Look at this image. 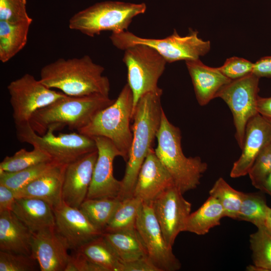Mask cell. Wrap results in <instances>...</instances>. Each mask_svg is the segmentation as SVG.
I'll return each mask as SVG.
<instances>
[{
	"mask_svg": "<svg viewBox=\"0 0 271 271\" xmlns=\"http://www.w3.org/2000/svg\"><path fill=\"white\" fill-rule=\"evenodd\" d=\"M175 185L160 193L152 202L165 241L172 247L178 235L185 231L191 204Z\"/></svg>",
	"mask_w": 271,
	"mask_h": 271,
	"instance_id": "4fadbf2b",
	"label": "cell"
},
{
	"mask_svg": "<svg viewBox=\"0 0 271 271\" xmlns=\"http://www.w3.org/2000/svg\"><path fill=\"white\" fill-rule=\"evenodd\" d=\"M122 271H160L148 256L133 261L123 262Z\"/></svg>",
	"mask_w": 271,
	"mask_h": 271,
	"instance_id": "ab89813d",
	"label": "cell"
},
{
	"mask_svg": "<svg viewBox=\"0 0 271 271\" xmlns=\"http://www.w3.org/2000/svg\"><path fill=\"white\" fill-rule=\"evenodd\" d=\"M259 78L252 73L242 78L231 80L218 91L216 97L221 98L230 108L235 126V138L241 149L245 128L249 120L258 113Z\"/></svg>",
	"mask_w": 271,
	"mask_h": 271,
	"instance_id": "30bf717a",
	"label": "cell"
},
{
	"mask_svg": "<svg viewBox=\"0 0 271 271\" xmlns=\"http://www.w3.org/2000/svg\"><path fill=\"white\" fill-rule=\"evenodd\" d=\"M146 9L144 3L99 2L74 14L69 20V27L90 37L103 31L118 33L127 31L132 19Z\"/></svg>",
	"mask_w": 271,
	"mask_h": 271,
	"instance_id": "8992f818",
	"label": "cell"
},
{
	"mask_svg": "<svg viewBox=\"0 0 271 271\" xmlns=\"http://www.w3.org/2000/svg\"><path fill=\"white\" fill-rule=\"evenodd\" d=\"M254 63L243 58L232 57L228 58L219 70L227 78L233 80L252 73Z\"/></svg>",
	"mask_w": 271,
	"mask_h": 271,
	"instance_id": "74e56055",
	"label": "cell"
},
{
	"mask_svg": "<svg viewBox=\"0 0 271 271\" xmlns=\"http://www.w3.org/2000/svg\"><path fill=\"white\" fill-rule=\"evenodd\" d=\"M66 165L57 164L44 174L15 191L16 198H32L42 200L53 209L62 204V188Z\"/></svg>",
	"mask_w": 271,
	"mask_h": 271,
	"instance_id": "ffe728a7",
	"label": "cell"
},
{
	"mask_svg": "<svg viewBox=\"0 0 271 271\" xmlns=\"http://www.w3.org/2000/svg\"><path fill=\"white\" fill-rule=\"evenodd\" d=\"M30 19L26 0H0V21L18 22Z\"/></svg>",
	"mask_w": 271,
	"mask_h": 271,
	"instance_id": "8d00e7d4",
	"label": "cell"
},
{
	"mask_svg": "<svg viewBox=\"0 0 271 271\" xmlns=\"http://www.w3.org/2000/svg\"><path fill=\"white\" fill-rule=\"evenodd\" d=\"M270 172L271 142L258 155L248 174L252 185L259 189L262 183Z\"/></svg>",
	"mask_w": 271,
	"mask_h": 271,
	"instance_id": "e575fe53",
	"label": "cell"
},
{
	"mask_svg": "<svg viewBox=\"0 0 271 271\" xmlns=\"http://www.w3.org/2000/svg\"><path fill=\"white\" fill-rule=\"evenodd\" d=\"M175 185L173 180L152 149L140 171L133 196L152 203L163 191Z\"/></svg>",
	"mask_w": 271,
	"mask_h": 271,
	"instance_id": "d6986e66",
	"label": "cell"
},
{
	"mask_svg": "<svg viewBox=\"0 0 271 271\" xmlns=\"http://www.w3.org/2000/svg\"><path fill=\"white\" fill-rule=\"evenodd\" d=\"M53 211L56 230L69 249L76 251L84 243L103 233L80 208L70 206L63 202Z\"/></svg>",
	"mask_w": 271,
	"mask_h": 271,
	"instance_id": "9a60e30c",
	"label": "cell"
},
{
	"mask_svg": "<svg viewBox=\"0 0 271 271\" xmlns=\"http://www.w3.org/2000/svg\"><path fill=\"white\" fill-rule=\"evenodd\" d=\"M68 249L55 228L33 233L31 255L41 271H65L71 256Z\"/></svg>",
	"mask_w": 271,
	"mask_h": 271,
	"instance_id": "ac0fdd59",
	"label": "cell"
},
{
	"mask_svg": "<svg viewBox=\"0 0 271 271\" xmlns=\"http://www.w3.org/2000/svg\"><path fill=\"white\" fill-rule=\"evenodd\" d=\"M197 30H190L185 36H181L174 30L172 35L163 39L142 38L125 31L111 33L109 39L113 45L124 51L131 46L142 44L156 50L167 63L180 60H193L207 54L210 49V42L200 38Z\"/></svg>",
	"mask_w": 271,
	"mask_h": 271,
	"instance_id": "52a82bcc",
	"label": "cell"
},
{
	"mask_svg": "<svg viewBox=\"0 0 271 271\" xmlns=\"http://www.w3.org/2000/svg\"><path fill=\"white\" fill-rule=\"evenodd\" d=\"M269 207L259 193H244L237 220L250 222L256 227L265 224Z\"/></svg>",
	"mask_w": 271,
	"mask_h": 271,
	"instance_id": "4dcf8cb0",
	"label": "cell"
},
{
	"mask_svg": "<svg viewBox=\"0 0 271 271\" xmlns=\"http://www.w3.org/2000/svg\"><path fill=\"white\" fill-rule=\"evenodd\" d=\"M259 190L271 196V172L262 183Z\"/></svg>",
	"mask_w": 271,
	"mask_h": 271,
	"instance_id": "ee69618b",
	"label": "cell"
},
{
	"mask_svg": "<svg viewBox=\"0 0 271 271\" xmlns=\"http://www.w3.org/2000/svg\"><path fill=\"white\" fill-rule=\"evenodd\" d=\"M36 260L31 255L0 251V271H33Z\"/></svg>",
	"mask_w": 271,
	"mask_h": 271,
	"instance_id": "d590c367",
	"label": "cell"
},
{
	"mask_svg": "<svg viewBox=\"0 0 271 271\" xmlns=\"http://www.w3.org/2000/svg\"><path fill=\"white\" fill-rule=\"evenodd\" d=\"M16 199L14 190L0 184V212L12 211Z\"/></svg>",
	"mask_w": 271,
	"mask_h": 271,
	"instance_id": "60d3db41",
	"label": "cell"
},
{
	"mask_svg": "<svg viewBox=\"0 0 271 271\" xmlns=\"http://www.w3.org/2000/svg\"><path fill=\"white\" fill-rule=\"evenodd\" d=\"M181 138L180 128L169 120L163 111L154 151L175 186L184 194L197 188L208 165L198 156L187 157L184 154Z\"/></svg>",
	"mask_w": 271,
	"mask_h": 271,
	"instance_id": "277c9868",
	"label": "cell"
},
{
	"mask_svg": "<svg viewBox=\"0 0 271 271\" xmlns=\"http://www.w3.org/2000/svg\"><path fill=\"white\" fill-rule=\"evenodd\" d=\"M51 161L53 160L39 148L34 147L30 151L22 149L13 155L4 158L0 163V172H16Z\"/></svg>",
	"mask_w": 271,
	"mask_h": 271,
	"instance_id": "1f68e13d",
	"label": "cell"
},
{
	"mask_svg": "<svg viewBox=\"0 0 271 271\" xmlns=\"http://www.w3.org/2000/svg\"><path fill=\"white\" fill-rule=\"evenodd\" d=\"M104 71V67L88 55L59 58L42 67L39 80L48 88L57 89L68 96H109L110 83L103 75Z\"/></svg>",
	"mask_w": 271,
	"mask_h": 271,
	"instance_id": "7a4b0ae2",
	"label": "cell"
},
{
	"mask_svg": "<svg viewBox=\"0 0 271 271\" xmlns=\"http://www.w3.org/2000/svg\"><path fill=\"white\" fill-rule=\"evenodd\" d=\"M75 252L74 255L71 256L65 271H104L81 252L78 251Z\"/></svg>",
	"mask_w": 271,
	"mask_h": 271,
	"instance_id": "f35d334b",
	"label": "cell"
},
{
	"mask_svg": "<svg viewBox=\"0 0 271 271\" xmlns=\"http://www.w3.org/2000/svg\"><path fill=\"white\" fill-rule=\"evenodd\" d=\"M16 125L18 140L40 149L53 160L67 165L80 157L97 150L95 141L78 132L54 133L49 128L43 135L38 134L29 122Z\"/></svg>",
	"mask_w": 271,
	"mask_h": 271,
	"instance_id": "ba28073f",
	"label": "cell"
},
{
	"mask_svg": "<svg viewBox=\"0 0 271 271\" xmlns=\"http://www.w3.org/2000/svg\"><path fill=\"white\" fill-rule=\"evenodd\" d=\"M257 109L258 113L271 120V96L268 97L258 96Z\"/></svg>",
	"mask_w": 271,
	"mask_h": 271,
	"instance_id": "7bdbcfd3",
	"label": "cell"
},
{
	"mask_svg": "<svg viewBox=\"0 0 271 271\" xmlns=\"http://www.w3.org/2000/svg\"><path fill=\"white\" fill-rule=\"evenodd\" d=\"M115 99L94 94L84 96L66 95L35 112L30 119L32 128L43 135L49 128L55 130L67 126L77 131L87 125L100 111Z\"/></svg>",
	"mask_w": 271,
	"mask_h": 271,
	"instance_id": "3957f363",
	"label": "cell"
},
{
	"mask_svg": "<svg viewBox=\"0 0 271 271\" xmlns=\"http://www.w3.org/2000/svg\"><path fill=\"white\" fill-rule=\"evenodd\" d=\"M32 236L12 211L0 212V250L31 255Z\"/></svg>",
	"mask_w": 271,
	"mask_h": 271,
	"instance_id": "7402d4cb",
	"label": "cell"
},
{
	"mask_svg": "<svg viewBox=\"0 0 271 271\" xmlns=\"http://www.w3.org/2000/svg\"><path fill=\"white\" fill-rule=\"evenodd\" d=\"M92 138L95 142L98 156L86 199L117 198L121 181L114 177L113 163L116 157L120 156V154L107 138L103 137Z\"/></svg>",
	"mask_w": 271,
	"mask_h": 271,
	"instance_id": "5bb4252c",
	"label": "cell"
},
{
	"mask_svg": "<svg viewBox=\"0 0 271 271\" xmlns=\"http://www.w3.org/2000/svg\"><path fill=\"white\" fill-rule=\"evenodd\" d=\"M31 18L18 22L0 21V60L6 63L26 46Z\"/></svg>",
	"mask_w": 271,
	"mask_h": 271,
	"instance_id": "cb8c5ba5",
	"label": "cell"
},
{
	"mask_svg": "<svg viewBox=\"0 0 271 271\" xmlns=\"http://www.w3.org/2000/svg\"><path fill=\"white\" fill-rule=\"evenodd\" d=\"M76 251L104 271H122L123 262L102 234L84 243Z\"/></svg>",
	"mask_w": 271,
	"mask_h": 271,
	"instance_id": "4316f807",
	"label": "cell"
},
{
	"mask_svg": "<svg viewBox=\"0 0 271 271\" xmlns=\"http://www.w3.org/2000/svg\"><path fill=\"white\" fill-rule=\"evenodd\" d=\"M102 235L124 263L148 256L145 247L136 229L103 232Z\"/></svg>",
	"mask_w": 271,
	"mask_h": 271,
	"instance_id": "484cf974",
	"label": "cell"
},
{
	"mask_svg": "<svg viewBox=\"0 0 271 271\" xmlns=\"http://www.w3.org/2000/svg\"><path fill=\"white\" fill-rule=\"evenodd\" d=\"M12 211L32 233L55 228L53 208L45 201L36 198H16Z\"/></svg>",
	"mask_w": 271,
	"mask_h": 271,
	"instance_id": "603a6c76",
	"label": "cell"
},
{
	"mask_svg": "<svg viewBox=\"0 0 271 271\" xmlns=\"http://www.w3.org/2000/svg\"><path fill=\"white\" fill-rule=\"evenodd\" d=\"M265 225L271 229V208H268L267 215L265 221Z\"/></svg>",
	"mask_w": 271,
	"mask_h": 271,
	"instance_id": "f6af8a7d",
	"label": "cell"
},
{
	"mask_svg": "<svg viewBox=\"0 0 271 271\" xmlns=\"http://www.w3.org/2000/svg\"><path fill=\"white\" fill-rule=\"evenodd\" d=\"M271 142V120L257 114L247 123L242 153L233 165L230 176L235 178L248 174L257 156Z\"/></svg>",
	"mask_w": 271,
	"mask_h": 271,
	"instance_id": "e0dca14e",
	"label": "cell"
},
{
	"mask_svg": "<svg viewBox=\"0 0 271 271\" xmlns=\"http://www.w3.org/2000/svg\"><path fill=\"white\" fill-rule=\"evenodd\" d=\"M57 164L55 161L42 163L24 170L14 172H0V184L15 192L23 188Z\"/></svg>",
	"mask_w": 271,
	"mask_h": 271,
	"instance_id": "836d02e7",
	"label": "cell"
},
{
	"mask_svg": "<svg viewBox=\"0 0 271 271\" xmlns=\"http://www.w3.org/2000/svg\"><path fill=\"white\" fill-rule=\"evenodd\" d=\"M143 202L141 199L134 196L121 200L104 232L136 229L137 221Z\"/></svg>",
	"mask_w": 271,
	"mask_h": 271,
	"instance_id": "f1b7e54d",
	"label": "cell"
},
{
	"mask_svg": "<svg viewBox=\"0 0 271 271\" xmlns=\"http://www.w3.org/2000/svg\"><path fill=\"white\" fill-rule=\"evenodd\" d=\"M257 228L249 237L253 264L265 271L271 270V229L265 224Z\"/></svg>",
	"mask_w": 271,
	"mask_h": 271,
	"instance_id": "f546056e",
	"label": "cell"
},
{
	"mask_svg": "<svg viewBox=\"0 0 271 271\" xmlns=\"http://www.w3.org/2000/svg\"><path fill=\"white\" fill-rule=\"evenodd\" d=\"M7 89L15 125L29 122L37 110L67 95L48 88L29 73L11 82Z\"/></svg>",
	"mask_w": 271,
	"mask_h": 271,
	"instance_id": "8fae6325",
	"label": "cell"
},
{
	"mask_svg": "<svg viewBox=\"0 0 271 271\" xmlns=\"http://www.w3.org/2000/svg\"><path fill=\"white\" fill-rule=\"evenodd\" d=\"M120 201L118 198L86 199L79 208L90 221L103 233Z\"/></svg>",
	"mask_w": 271,
	"mask_h": 271,
	"instance_id": "83f0119b",
	"label": "cell"
},
{
	"mask_svg": "<svg viewBox=\"0 0 271 271\" xmlns=\"http://www.w3.org/2000/svg\"><path fill=\"white\" fill-rule=\"evenodd\" d=\"M162 94L163 90L160 87L146 93L141 97L134 108L131 126L132 143L117 197L120 200L133 196L142 166L153 149L164 111L161 105Z\"/></svg>",
	"mask_w": 271,
	"mask_h": 271,
	"instance_id": "6da1fadb",
	"label": "cell"
},
{
	"mask_svg": "<svg viewBox=\"0 0 271 271\" xmlns=\"http://www.w3.org/2000/svg\"><path fill=\"white\" fill-rule=\"evenodd\" d=\"M136 230L145 247L148 256L160 271H176L181 267L179 260L164 238L154 214L152 203L143 202Z\"/></svg>",
	"mask_w": 271,
	"mask_h": 271,
	"instance_id": "7c38bea8",
	"label": "cell"
},
{
	"mask_svg": "<svg viewBox=\"0 0 271 271\" xmlns=\"http://www.w3.org/2000/svg\"><path fill=\"white\" fill-rule=\"evenodd\" d=\"M243 192L231 187L221 177L218 178L209 191L210 196L217 198L224 211L225 217L236 220L240 208Z\"/></svg>",
	"mask_w": 271,
	"mask_h": 271,
	"instance_id": "d6a6232c",
	"label": "cell"
},
{
	"mask_svg": "<svg viewBox=\"0 0 271 271\" xmlns=\"http://www.w3.org/2000/svg\"><path fill=\"white\" fill-rule=\"evenodd\" d=\"M122 61L127 68V83L133 94V114L141 97L159 87L158 82L167 62L156 50L142 44L124 50Z\"/></svg>",
	"mask_w": 271,
	"mask_h": 271,
	"instance_id": "9c48e42d",
	"label": "cell"
},
{
	"mask_svg": "<svg viewBox=\"0 0 271 271\" xmlns=\"http://www.w3.org/2000/svg\"><path fill=\"white\" fill-rule=\"evenodd\" d=\"M97 156L96 150L66 165L62 188L65 203L79 208L86 199Z\"/></svg>",
	"mask_w": 271,
	"mask_h": 271,
	"instance_id": "2e32d148",
	"label": "cell"
},
{
	"mask_svg": "<svg viewBox=\"0 0 271 271\" xmlns=\"http://www.w3.org/2000/svg\"><path fill=\"white\" fill-rule=\"evenodd\" d=\"M225 213L221 203L217 198L210 196L197 210L190 213L185 231L205 235L211 228L219 225Z\"/></svg>",
	"mask_w": 271,
	"mask_h": 271,
	"instance_id": "d4e9b609",
	"label": "cell"
},
{
	"mask_svg": "<svg viewBox=\"0 0 271 271\" xmlns=\"http://www.w3.org/2000/svg\"><path fill=\"white\" fill-rule=\"evenodd\" d=\"M133 111L132 92L126 83L114 101L97 113L87 125L77 132L91 138H107L126 162L132 140L130 123L132 120Z\"/></svg>",
	"mask_w": 271,
	"mask_h": 271,
	"instance_id": "5b68a950",
	"label": "cell"
},
{
	"mask_svg": "<svg viewBox=\"0 0 271 271\" xmlns=\"http://www.w3.org/2000/svg\"><path fill=\"white\" fill-rule=\"evenodd\" d=\"M252 73L259 78H271V56L262 57L255 62Z\"/></svg>",
	"mask_w": 271,
	"mask_h": 271,
	"instance_id": "b9f144b4",
	"label": "cell"
},
{
	"mask_svg": "<svg viewBox=\"0 0 271 271\" xmlns=\"http://www.w3.org/2000/svg\"><path fill=\"white\" fill-rule=\"evenodd\" d=\"M191 77L196 99L201 106L207 105L218 91L232 80L225 76L218 67H211L200 59L185 61Z\"/></svg>",
	"mask_w": 271,
	"mask_h": 271,
	"instance_id": "44dd1931",
	"label": "cell"
}]
</instances>
